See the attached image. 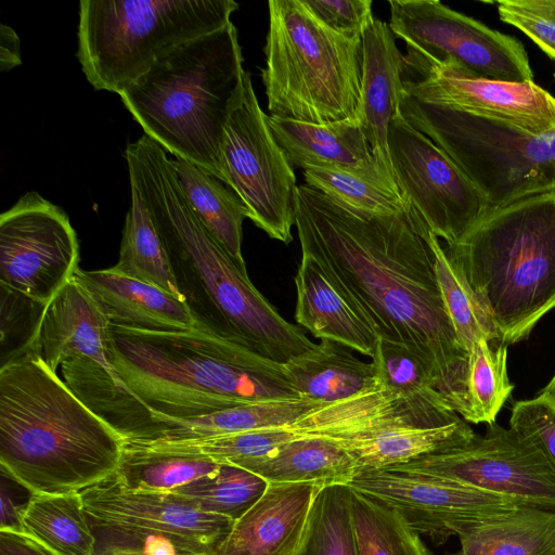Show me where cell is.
<instances>
[{
    "instance_id": "cell-1",
    "label": "cell",
    "mask_w": 555,
    "mask_h": 555,
    "mask_svg": "<svg viewBox=\"0 0 555 555\" xmlns=\"http://www.w3.org/2000/svg\"><path fill=\"white\" fill-rule=\"evenodd\" d=\"M295 227L301 254L319 263L379 338L406 348L428 366L451 406L466 352L442 301L423 219L412 208L360 215L301 184Z\"/></svg>"
},
{
    "instance_id": "cell-2",
    "label": "cell",
    "mask_w": 555,
    "mask_h": 555,
    "mask_svg": "<svg viewBox=\"0 0 555 555\" xmlns=\"http://www.w3.org/2000/svg\"><path fill=\"white\" fill-rule=\"evenodd\" d=\"M125 158L196 327L281 364L314 349L195 216L165 149L143 134L127 145Z\"/></svg>"
},
{
    "instance_id": "cell-3",
    "label": "cell",
    "mask_w": 555,
    "mask_h": 555,
    "mask_svg": "<svg viewBox=\"0 0 555 555\" xmlns=\"http://www.w3.org/2000/svg\"><path fill=\"white\" fill-rule=\"evenodd\" d=\"M124 444L35 352L1 364V472L30 494L81 492L112 478Z\"/></svg>"
},
{
    "instance_id": "cell-4",
    "label": "cell",
    "mask_w": 555,
    "mask_h": 555,
    "mask_svg": "<svg viewBox=\"0 0 555 555\" xmlns=\"http://www.w3.org/2000/svg\"><path fill=\"white\" fill-rule=\"evenodd\" d=\"M109 361L153 416L193 417L236 405L300 400L283 364L201 330L111 324Z\"/></svg>"
},
{
    "instance_id": "cell-5",
    "label": "cell",
    "mask_w": 555,
    "mask_h": 555,
    "mask_svg": "<svg viewBox=\"0 0 555 555\" xmlns=\"http://www.w3.org/2000/svg\"><path fill=\"white\" fill-rule=\"evenodd\" d=\"M246 75L230 22L168 51L119 96L144 134L223 182L222 139L244 100Z\"/></svg>"
},
{
    "instance_id": "cell-6",
    "label": "cell",
    "mask_w": 555,
    "mask_h": 555,
    "mask_svg": "<svg viewBox=\"0 0 555 555\" xmlns=\"http://www.w3.org/2000/svg\"><path fill=\"white\" fill-rule=\"evenodd\" d=\"M444 250L487 310L498 343L526 340L555 309V191L490 209Z\"/></svg>"
},
{
    "instance_id": "cell-7",
    "label": "cell",
    "mask_w": 555,
    "mask_h": 555,
    "mask_svg": "<svg viewBox=\"0 0 555 555\" xmlns=\"http://www.w3.org/2000/svg\"><path fill=\"white\" fill-rule=\"evenodd\" d=\"M262 81L270 116L327 124L352 116L362 80V39L320 23L301 0H270Z\"/></svg>"
},
{
    "instance_id": "cell-8",
    "label": "cell",
    "mask_w": 555,
    "mask_h": 555,
    "mask_svg": "<svg viewBox=\"0 0 555 555\" xmlns=\"http://www.w3.org/2000/svg\"><path fill=\"white\" fill-rule=\"evenodd\" d=\"M232 0H81L77 57L95 90L118 95L164 54L229 24Z\"/></svg>"
},
{
    "instance_id": "cell-9",
    "label": "cell",
    "mask_w": 555,
    "mask_h": 555,
    "mask_svg": "<svg viewBox=\"0 0 555 555\" xmlns=\"http://www.w3.org/2000/svg\"><path fill=\"white\" fill-rule=\"evenodd\" d=\"M398 112L460 167L490 209L555 191V134L531 135L421 102L405 90Z\"/></svg>"
},
{
    "instance_id": "cell-10",
    "label": "cell",
    "mask_w": 555,
    "mask_h": 555,
    "mask_svg": "<svg viewBox=\"0 0 555 555\" xmlns=\"http://www.w3.org/2000/svg\"><path fill=\"white\" fill-rule=\"evenodd\" d=\"M389 26L406 46L405 69L418 78L441 67L467 76L533 81L522 43L438 0H390Z\"/></svg>"
},
{
    "instance_id": "cell-11",
    "label": "cell",
    "mask_w": 555,
    "mask_h": 555,
    "mask_svg": "<svg viewBox=\"0 0 555 555\" xmlns=\"http://www.w3.org/2000/svg\"><path fill=\"white\" fill-rule=\"evenodd\" d=\"M387 469L450 479L521 506L555 511V465L533 438L496 422L461 446Z\"/></svg>"
},
{
    "instance_id": "cell-12",
    "label": "cell",
    "mask_w": 555,
    "mask_h": 555,
    "mask_svg": "<svg viewBox=\"0 0 555 555\" xmlns=\"http://www.w3.org/2000/svg\"><path fill=\"white\" fill-rule=\"evenodd\" d=\"M249 73L245 96L230 117L221 144L223 183L247 209V218L271 238L288 244L295 225L296 176L269 127Z\"/></svg>"
},
{
    "instance_id": "cell-13",
    "label": "cell",
    "mask_w": 555,
    "mask_h": 555,
    "mask_svg": "<svg viewBox=\"0 0 555 555\" xmlns=\"http://www.w3.org/2000/svg\"><path fill=\"white\" fill-rule=\"evenodd\" d=\"M388 151L402 194L447 246L460 241L490 210L460 167L398 109L389 126Z\"/></svg>"
},
{
    "instance_id": "cell-14",
    "label": "cell",
    "mask_w": 555,
    "mask_h": 555,
    "mask_svg": "<svg viewBox=\"0 0 555 555\" xmlns=\"http://www.w3.org/2000/svg\"><path fill=\"white\" fill-rule=\"evenodd\" d=\"M66 212L35 191L0 216V284L46 306L79 269Z\"/></svg>"
},
{
    "instance_id": "cell-15",
    "label": "cell",
    "mask_w": 555,
    "mask_h": 555,
    "mask_svg": "<svg viewBox=\"0 0 555 555\" xmlns=\"http://www.w3.org/2000/svg\"><path fill=\"white\" fill-rule=\"evenodd\" d=\"M347 486L396 511L436 545L476 522L522 507L459 481L387 468L358 472Z\"/></svg>"
},
{
    "instance_id": "cell-16",
    "label": "cell",
    "mask_w": 555,
    "mask_h": 555,
    "mask_svg": "<svg viewBox=\"0 0 555 555\" xmlns=\"http://www.w3.org/2000/svg\"><path fill=\"white\" fill-rule=\"evenodd\" d=\"M414 99L504 125L531 135L555 134V96L534 81L476 78L441 67L403 81Z\"/></svg>"
},
{
    "instance_id": "cell-17",
    "label": "cell",
    "mask_w": 555,
    "mask_h": 555,
    "mask_svg": "<svg viewBox=\"0 0 555 555\" xmlns=\"http://www.w3.org/2000/svg\"><path fill=\"white\" fill-rule=\"evenodd\" d=\"M461 417L437 391L405 393L379 386L320 405L288 428L298 435L352 438L398 426H442Z\"/></svg>"
},
{
    "instance_id": "cell-18",
    "label": "cell",
    "mask_w": 555,
    "mask_h": 555,
    "mask_svg": "<svg viewBox=\"0 0 555 555\" xmlns=\"http://www.w3.org/2000/svg\"><path fill=\"white\" fill-rule=\"evenodd\" d=\"M91 520L158 530L215 548L234 521L205 513L173 492L131 490L112 478L80 492Z\"/></svg>"
},
{
    "instance_id": "cell-19",
    "label": "cell",
    "mask_w": 555,
    "mask_h": 555,
    "mask_svg": "<svg viewBox=\"0 0 555 555\" xmlns=\"http://www.w3.org/2000/svg\"><path fill=\"white\" fill-rule=\"evenodd\" d=\"M109 327L103 307L73 276L43 307L24 351L35 352L54 372L75 359H89L115 372L109 361Z\"/></svg>"
},
{
    "instance_id": "cell-20",
    "label": "cell",
    "mask_w": 555,
    "mask_h": 555,
    "mask_svg": "<svg viewBox=\"0 0 555 555\" xmlns=\"http://www.w3.org/2000/svg\"><path fill=\"white\" fill-rule=\"evenodd\" d=\"M319 489L311 483H269L212 555H293Z\"/></svg>"
},
{
    "instance_id": "cell-21",
    "label": "cell",
    "mask_w": 555,
    "mask_h": 555,
    "mask_svg": "<svg viewBox=\"0 0 555 555\" xmlns=\"http://www.w3.org/2000/svg\"><path fill=\"white\" fill-rule=\"evenodd\" d=\"M100 302L111 324L153 331L196 328L183 299L153 284L112 270L86 271L74 275Z\"/></svg>"
},
{
    "instance_id": "cell-22",
    "label": "cell",
    "mask_w": 555,
    "mask_h": 555,
    "mask_svg": "<svg viewBox=\"0 0 555 555\" xmlns=\"http://www.w3.org/2000/svg\"><path fill=\"white\" fill-rule=\"evenodd\" d=\"M362 80L354 116L372 153L389 157L388 131L404 91V55L389 24L375 20L362 37Z\"/></svg>"
},
{
    "instance_id": "cell-23",
    "label": "cell",
    "mask_w": 555,
    "mask_h": 555,
    "mask_svg": "<svg viewBox=\"0 0 555 555\" xmlns=\"http://www.w3.org/2000/svg\"><path fill=\"white\" fill-rule=\"evenodd\" d=\"M295 320L314 337L336 341L364 356H374L378 336L334 286L319 263L302 255L294 278Z\"/></svg>"
},
{
    "instance_id": "cell-24",
    "label": "cell",
    "mask_w": 555,
    "mask_h": 555,
    "mask_svg": "<svg viewBox=\"0 0 555 555\" xmlns=\"http://www.w3.org/2000/svg\"><path fill=\"white\" fill-rule=\"evenodd\" d=\"M274 139L293 168H356L373 157L372 149L354 114L346 119L310 124L268 116Z\"/></svg>"
},
{
    "instance_id": "cell-25",
    "label": "cell",
    "mask_w": 555,
    "mask_h": 555,
    "mask_svg": "<svg viewBox=\"0 0 555 555\" xmlns=\"http://www.w3.org/2000/svg\"><path fill=\"white\" fill-rule=\"evenodd\" d=\"M302 399L320 405L346 400L379 386L374 364L364 362L348 347L322 339L315 348L283 364Z\"/></svg>"
},
{
    "instance_id": "cell-26",
    "label": "cell",
    "mask_w": 555,
    "mask_h": 555,
    "mask_svg": "<svg viewBox=\"0 0 555 555\" xmlns=\"http://www.w3.org/2000/svg\"><path fill=\"white\" fill-rule=\"evenodd\" d=\"M243 468L268 483H311L319 488L348 485L357 474L353 457L339 442L325 436L298 434Z\"/></svg>"
},
{
    "instance_id": "cell-27",
    "label": "cell",
    "mask_w": 555,
    "mask_h": 555,
    "mask_svg": "<svg viewBox=\"0 0 555 555\" xmlns=\"http://www.w3.org/2000/svg\"><path fill=\"white\" fill-rule=\"evenodd\" d=\"M318 406L320 404L306 399L276 400L245 403L202 416H153L151 429L135 440L203 439L289 427Z\"/></svg>"
},
{
    "instance_id": "cell-28",
    "label": "cell",
    "mask_w": 555,
    "mask_h": 555,
    "mask_svg": "<svg viewBox=\"0 0 555 555\" xmlns=\"http://www.w3.org/2000/svg\"><path fill=\"white\" fill-rule=\"evenodd\" d=\"M306 184L360 215L389 216L411 210L402 194L390 158L373 153L362 167L304 170Z\"/></svg>"
},
{
    "instance_id": "cell-29",
    "label": "cell",
    "mask_w": 555,
    "mask_h": 555,
    "mask_svg": "<svg viewBox=\"0 0 555 555\" xmlns=\"http://www.w3.org/2000/svg\"><path fill=\"white\" fill-rule=\"evenodd\" d=\"M474 431L463 418L442 426H398L366 436L334 439L353 457L357 473L384 469L468 441Z\"/></svg>"
},
{
    "instance_id": "cell-30",
    "label": "cell",
    "mask_w": 555,
    "mask_h": 555,
    "mask_svg": "<svg viewBox=\"0 0 555 555\" xmlns=\"http://www.w3.org/2000/svg\"><path fill=\"white\" fill-rule=\"evenodd\" d=\"M171 166L195 216L238 267L246 270L242 224L247 209L242 199L215 175L192 162L173 157Z\"/></svg>"
},
{
    "instance_id": "cell-31",
    "label": "cell",
    "mask_w": 555,
    "mask_h": 555,
    "mask_svg": "<svg viewBox=\"0 0 555 555\" xmlns=\"http://www.w3.org/2000/svg\"><path fill=\"white\" fill-rule=\"evenodd\" d=\"M454 555H555V511L522 506L462 530Z\"/></svg>"
},
{
    "instance_id": "cell-32",
    "label": "cell",
    "mask_w": 555,
    "mask_h": 555,
    "mask_svg": "<svg viewBox=\"0 0 555 555\" xmlns=\"http://www.w3.org/2000/svg\"><path fill=\"white\" fill-rule=\"evenodd\" d=\"M21 530L59 555H93L95 551L80 492L31 494L22 505Z\"/></svg>"
},
{
    "instance_id": "cell-33",
    "label": "cell",
    "mask_w": 555,
    "mask_h": 555,
    "mask_svg": "<svg viewBox=\"0 0 555 555\" xmlns=\"http://www.w3.org/2000/svg\"><path fill=\"white\" fill-rule=\"evenodd\" d=\"M514 390L507 374V346L478 340L466 361L453 409L467 423L493 424Z\"/></svg>"
},
{
    "instance_id": "cell-34",
    "label": "cell",
    "mask_w": 555,
    "mask_h": 555,
    "mask_svg": "<svg viewBox=\"0 0 555 555\" xmlns=\"http://www.w3.org/2000/svg\"><path fill=\"white\" fill-rule=\"evenodd\" d=\"M220 465L207 457L155 450L125 440L115 478L131 490L170 492L216 474Z\"/></svg>"
},
{
    "instance_id": "cell-35",
    "label": "cell",
    "mask_w": 555,
    "mask_h": 555,
    "mask_svg": "<svg viewBox=\"0 0 555 555\" xmlns=\"http://www.w3.org/2000/svg\"><path fill=\"white\" fill-rule=\"evenodd\" d=\"M130 192L131 205L125 219L119 258L112 270L181 297L146 206L133 184H130Z\"/></svg>"
},
{
    "instance_id": "cell-36",
    "label": "cell",
    "mask_w": 555,
    "mask_h": 555,
    "mask_svg": "<svg viewBox=\"0 0 555 555\" xmlns=\"http://www.w3.org/2000/svg\"><path fill=\"white\" fill-rule=\"evenodd\" d=\"M435 273L456 340L465 352L478 340L498 341V332L461 269L449 258L439 238L430 232Z\"/></svg>"
},
{
    "instance_id": "cell-37",
    "label": "cell",
    "mask_w": 555,
    "mask_h": 555,
    "mask_svg": "<svg viewBox=\"0 0 555 555\" xmlns=\"http://www.w3.org/2000/svg\"><path fill=\"white\" fill-rule=\"evenodd\" d=\"M293 555H359L347 485L319 489Z\"/></svg>"
},
{
    "instance_id": "cell-38",
    "label": "cell",
    "mask_w": 555,
    "mask_h": 555,
    "mask_svg": "<svg viewBox=\"0 0 555 555\" xmlns=\"http://www.w3.org/2000/svg\"><path fill=\"white\" fill-rule=\"evenodd\" d=\"M351 514L359 555H433L396 511L353 489Z\"/></svg>"
},
{
    "instance_id": "cell-39",
    "label": "cell",
    "mask_w": 555,
    "mask_h": 555,
    "mask_svg": "<svg viewBox=\"0 0 555 555\" xmlns=\"http://www.w3.org/2000/svg\"><path fill=\"white\" fill-rule=\"evenodd\" d=\"M269 483L245 468L221 464L219 470L170 492L179 494L198 509L235 521L266 492Z\"/></svg>"
},
{
    "instance_id": "cell-40",
    "label": "cell",
    "mask_w": 555,
    "mask_h": 555,
    "mask_svg": "<svg viewBox=\"0 0 555 555\" xmlns=\"http://www.w3.org/2000/svg\"><path fill=\"white\" fill-rule=\"evenodd\" d=\"M89 520L95 537L93 555H212L215 551L179 534Z\"/></svg>"
},
{
    "instance_id": "cell-41",
    "label": "cell",
    "mask_w": 555,
    "mask_h": 555,
    "mask_svg": "<svg viewBox=\"0 0 555 555\" xmlns=\"http://www.w3.org/2000/svg\"><path fill=\"white\" fill-rule=\"evenodd\" d=\"M371 359L384 387L405 393L438 392L428 366L406 348L378 337Z\"/></svg>"
},
{
    "instance_id": "cell-42",
    "label": "cell",
    "mask_w": 555,
    "mask_h": 555,
    "mask_svg": "<svg viewBox=\"0 0 555 555\" xmlns=\"http://www.w3.org/2000/svg\"><path fill=\"white\" fill-rule=\"evenodd\" d=\"M496 7L502 22L519 29L555 61V0H501Z\"/></svg>"
},
{
    "instance_id": "cell-43",
    "label": "cell",
    "mask_w": 555,
    "mask_h": 555,
    "mask_svg": "<svg viewBox=\"0 0 555 555\" xmlns=\"http://www.w3.org/2000/svg\"><path fill=\"white\" fill-rule=\"evenodd\" d=\"M301 1L320 23L348 39H362L375 21L371 0Z\"/></svg>"
},
{
    "instance_id": "cell-44",
    "label": "cell",
    "mask_w": 555,
    "mask_h": 555,
    "mask_svg": "<svg viewBox=\"0 0 555 555\" xmlns=\"http://www.w3.org/2000/svg\"><path fill=\"white\" fill-rule=\"evenodd\" d=\"M509 426L539 442L555 465V410L542 393L515 401Z\"/></svg>"
},
{
    "instance_id": "cell-45",
    "label": "cell",
    "mask_w": 555,
    "mask_h": 555,
    "mask_svg": "<svg viewBox=\"0 0 555 555\" xmlns=\"http://www.w3.org/2000/svg\"><path fill=\"white\" fill-rule=\"evenodd\" d=\"M0 555L59 554L22 531L0 529Z\"/></svg>"
},
{
    "instance_id": "cell-46",
    "label": "cell",
    "mask_w": 555,
    "mask_h": 555,
    "mask_svg": "<svg viewBox=\"0 0 555 555\" xmlns=\"http://www.w3.org/2000/svg\"><path fill=\"white\" fill-rule=\"evenodd\" d=\"M21 64L20 38L4 24L0 25V69L11 70Z\"/></svg>"
},
{
    "instance_id": "cell-47",
    "label": "cell",
    "mask_w": 555,
    "mask_h": 555,
    "mask_svg": "<svg viewBox=\"0 0 555 555\" xmlns=\"http://www.w3.org/2000/svg\"><path fill=\"white\" fill-rule=\"evenodd\" d=\"M21 509L22 506L14 504L12 499L1 491V525L0 529L21 530Z\"/></svg>"
},
{
    "instance_id": "cell-48",
    "label": "cell",
    "mask_w": 555,
    "mask_h": 555,
    "mask_svg": "<svg viewBox=\"0 0 555 555\" xmlns=\"http://www.w3.org/2000/svg\"><path fill=\"white\" fill-rule=\"evenodd\" d=\"M552 404L555 410V373L550 379V382L544 386V388L540 391Z\"/></svg>"
}]
</instances>
